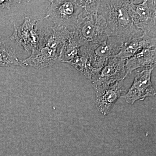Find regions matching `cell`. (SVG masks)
<instances>
[{
    "label": "cell",
    "mask_w": 156,
    "mask_h": 156,
    "mask_svg": "<svg viewBox=\"0 0 156 156\" xmlns=\"http://www.w3.org/2000/svg\"><path fill=\"white\" fill-rule=\"evenodd\" d=\"M129 1V10L135 27L151 37H156V1Z\"/></svg>",
    "instance_id": "5"
},
{
    "label": "cell",
    "mask_w": 156,
    "mask_h": 156,
    "mask_svg": "<svg viewBox=\"0 0 156 156\" xmlns=\"http://www.w3.org/2000/svg\"><path fill=\"white\" fill-rule=\"evenodd\" d=\"M80 48L77 43L73 39L72 36L66 42L62 49L59 56V62L69 63L80 56Z\"/></svg>",
    "instance_id": "15"
},
{
    "label": "cell",
    "mask_w": 156,
    "mask_h": 156,
    "mask_svg": "<svg viewBox=\"0 0 156 156\" xmlns=\"http://www.w3.org/2000/svg\"><path fill=\"white\" fill-rule=\"evenodd\" d=\"M129 1H99L97 13L105 19L109 37L119 38L126 43L140 35L142 31L134 25L129 10Z\"/></svg>",
    "instance_id": "1"
},
{
    "label": "cell",
    "mask_w": 156,
    "mask_h": 156,
    "mask_svg": "<svg viewBox=\"0 0 156 156\" xmlns=\"http://www.w3.org/2000/svg\"><path fill=\"white\" fill-rule=\"evenodd\" d=\"M97 10L95 4H87L78 17L72 31L73 38L80 47L101 44L109 37L105 19L98 14Z\"/></svg>",
    "instance_id": "2"
},
{
    "label": "cell",
    "mask_w": 156,
    "mask_h": 156,
    "mask_svg": "<svg viewBox=\"0 0 156 156\" xmlns=\"http://www.w3.org/2000/svg\"><path fill=\"white\" fill-rule=\"evenodd\" d=\"M124 42L115 37H108L100 44H89L80 48L81 55L86 56L92 67L100 72L110 58L117 55Z\"/></svg>",
    "instance_id": "4"
},
{
    "label": "cell",
    "mask_w": 156,
    "mask_h": 156,
    "mask_svg": "<svg viewBox=\"0 0 156 156\" xmlns=\"http://www.w3.org/2000/svg\"><path fill=\"white\" fill-rule=\"evenodd\" d=\"M96 95V107L104 115H108L117 101L126 93L124 80L109 85L94 87Z\"/></svg>",
    "instance_id": "8"
},
{
    "label": "cell",
    "mask_w": 156,
    "mask_h": 156,
    "mask_svg": "<svg viewBox=\"0 0 156 156\" xmlns=\"http://www.w3.org/2000/svg\"><path fill=\"white\" fill-rule=\"evenodd\" d=\"M126 62V59L116 56L110 58L101 70L96 80L92 84L93 87L124 80L128 76L125 66Z\"/></svg>",
    "instance_id": "10"
},
{
    "label": "cell",
    "mask_w": 156,
    "mask_h": 156,
    "mask_svg": "<svg viewBox=\"0 0 156 156\" xmlns=\"http://www.w3.org/2000/svg\"><path fill=\"white\" fill-rule=\"evenodd\" d=\"M39 20L25 17L22 25L14 24V31L10 39L17 44L22 46L27 51H33L38 46L41 36L37 25Z\"/></svg>",
    "instance_id": "7"
},
{
    "label": "cell",
    "mask_w": 156,
    "mask_h": 156,
    "mask_svg": "<svg viewBox=\"0 0 156 156\" xmlns=\"http://www.w3.org/2000/svg\"><path fill=\"white\" fill-rule=\"evenodd\" d=\"M156 49L146 48L126 59L125 66L128 76L137 69L156 67Z\"/></svg>",
    "instance_id": "12"
},
{
    "label": "cell",
    "mask_w": 156,
    "mask_h": 156,
    "mask_svg": "<svg viewBox=\"0 0 156 156\" xmlns=\"http://www.w3.org/2000/svg\"><path fill=\"white\" fill-rule=\"evenodd\" d=\"M69 64L86 77L92 84L96 80L100 73L99 70L92 67L88 58L83 55L74 59Z\"/></svg>",
    "instance_id": "13"
},
{
    "label": "cell",
    "mask_w": 156,
    "mask_h": 156,
    "mask_svg": "<svg viewBox=\"0 0 156 156\" xmlns=\"http://www.w3.org/2000/svg\"><path fill=\"white\" fill-rule=\"evenodd\" d=\"M19 66L20 60L17 58L16 50L0 41V67Z\"/></svg>",
    "instance_id": "14"
},
{
    "label": "cell",
    "mask_w": 156,
    "mask_h": 156,
    "mask_svg": "<svg viewBox=\"0 0 156 156\" xmlns=\"http://www.w3.org/2000/svg\"><path fill=\"white\" fill-rule=\"evenodd\" d=\"M154 69L135 71L133 84L122 97L126 102L134 104L136 101L144 100L146 98L156 95L155 89L151 82V74Z\"/></svg>",
    "instance_id": "6"
},
{
    "label": "cell",
    "mask_w": 156,
    "mask_h": 156,
    "mask_svg": "<svg viewBox=\"0 0 156 156\" xmlns=\"http://www.w3.org/2000/svg\"><path fill=\"white\" fill-rule=\"evenodd\" d=\"M83 8V1L81 0L51 1L44 18L50 19L53 26L73 30Z\"/></svg>",
    "instance_id": "3"
},
{
    "label": "cell",
    "mask_w": 156,
    "mask_h": 156,
    "mask_svg": "<svg viewBox=\"0 0 156 156\" xmlns=\"http://www.w3.org/2000/svg\"><path fill=\"white\" fill-rule=\"evenodd\" d=\"M156 38L143 33L140 35L134 37L124 43L119 53L116 56L126 60L143 49L156 48Z\"/></svg>",
    "instance_id": "11"
},
{
    "label": "cell",
    "mask_w": 156,
    "mask_h": 156,
    "mask_svg": "<svg viewBox=\"0 0 156 156\" xmlns=\"http://www.w3.org/2000/svg\"><path fill=\"white\" fill-rule=\"evenodd\" d=\"M61 52L44 44H39L37 48L32 51L28 58L20 60L21 66H27L41 69L52 66L59 62Z\"/></svg>",
    "instance_id": "9"
},
{
    "label": "cell",
    "mask_w": 156,
    "mask_h": 156,
    "mask_svg": "<svg viewBox=\"0 0 156 156\" xmlns=\"http://www.w3.org/2000/svg\"><path fill=\"white\" fill-rule=\"evenodd\" d=\"M21 2L20 1H0V11L6 8L10 10L11 5L18 4Z\"/></svg>",
    "instance_id": "16"
}]
</instances>
